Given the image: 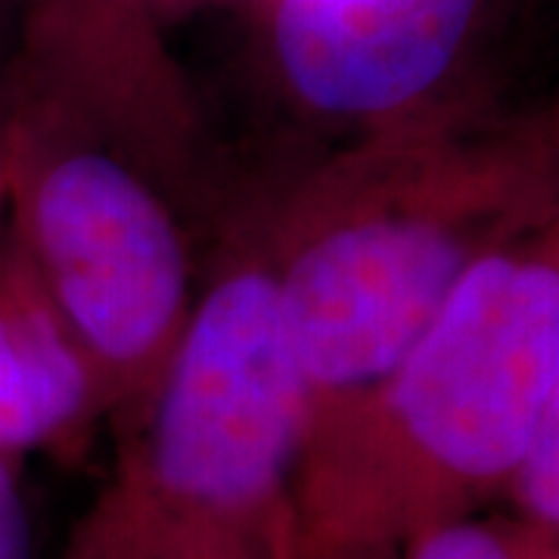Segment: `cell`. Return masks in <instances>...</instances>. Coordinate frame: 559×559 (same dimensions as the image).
I'll list each match as a JSON object with an SVG mask.
<instances>
[{
	"instance_id": "6da1fadb",
	"label": "cell",
	"mask_w": 559,
	"mask_h": 559,
	"mask_svg": "<svg viewBox=\"0 0 559 559\" xmlns=\"http://www.w3.org/2000/svg\"><path fill=\"white\" fill-rule=\"evenodd\" d=\"M234 200L146 0H38L0 81L3 242L124 429L190 318Z\"/></svg>"
},
{
	"instance_id": "7a4b0ae2",
	"label": "cell",
	"mask_w": 559,
	"mask_h": 559,
	"mask_svg": "<svg viewBox=\"0 0 559 559\" xmlns=\"http://www.w3.org/2000/svg\"><path fill=\"white\" fill-rule=\"evenodd\" d=\"M554 116L451 100L348 138L267 200L308 436L417 340L469 267L557 215Z\"/></svg>"
},
{
	"instance_id": "3957f363",
	"label": "cell",
	"mask_w": 559,
	"mask_h": 559,
	"mask_svg": "<svg viewBox=\"0 0 559 559\" xmlns=\"http://www.w3.org/2000/svg\"><path fill=\"white\" fill-rule=\"evenodd\" d=\"M559 407V218L479 259L360 399L305 441L293 559H395L432 522L503 500Z\"/></svg>"
},
{
	"instance_id": "277c9868",
	"label": "cell",
	"mask_w": 559,
	"mask_h": 559,
	"mask_svg": "<svg viewBox=\"0 0 559 559\" xmlns=\"http://www.w3.org/2000/svg\"><path fill=\"white\" fill-rule=\"evenodd\" d=\"M267 200L230 205L180 340L119 429L106 488L168 525H293L308 399L280 308Z\"/></svg>"
},
{
	"instance_id": "5b68a950",
	"label": "cell",
	"mask_w": 559,
	"mask_h": 559,
	"mask_svg": "<svg viewBox=\"0 0 559 559\" xmlns=\"http://www.w3.org/2000/svg\"><path fill=\"white\" fill-rule=\"evenodd\" d=\"M488 0H271L280 87L358 138L444 106Z\"/></svg>"
},
{
	"instance_id": "8992f818",
	"label": "cell",
	"mask_w": 559,
	"mask_h": 559,
	"mask_svg": "<svg viewBox=\"0 0 559 559\" xmlns=\"http://www.w3.org/2000/svg\"><path fill=\"white\" fill-rule=\"evenodd\" d=\"M106 417L97 364L0 237V454H75Z\"/></svg>"
},
{
	"instance_id": "52a82bcc",
	"label": "cell",
	"mask_w": 559,
	"mask_h": 559,
	"mask_svg": "<svg viewBox=\"0 0 559 559\" xmlns=\"http://www.w3.org/2000/svg\"><path fill=\"white\" fill-rule=\"evenodd\" d=\"M62 559H293V525H168L103 488Z\"/></svg>"
},
{
	"instance_id": "ba28073f",
	"label": "cell",
	"mask_w": 559,
	"mask_h": 559,
	"mask_svg": "<svg viewBox=\"0 0 559 559\" xmlns=\"http://www.w3.org/2000/svg\"><path fill=\"white\" fill-rule=\"evenodd\" d=\"M395 559H559V535L516 513H460L401 544Z\"/></svg>"
},
{
	"instance_id": "9c48e42d",
	"label": "cell",
	"mask_w": 559,
	"mask_h": 559,
	"mask_svg": "<svg viewBox=\"0 0 559 559\" xmlns=\"http://www.w3.org/2000/svg\"><path fill=\"white\" fill-rule=\"evenodd\" d=\"M503 503L520 520L559 535V407L547 411L525 441Z\"/></svg>"
},
{
	"instance_id": "30bf717a",
	"label": "cell",
	"mask_w": 559,
	"mask_h": 559,
	"mask_svg": "<svg viewBox=\"0 0 559 559\" xmlns=\"http://www.w3.org/2000/svg\"><path fill=\"white\" fill-rule=\"evenodd\" d=\"M0 559H32V520L22 495L20 460L0 454Z\"/></svg>"
}]
</instances>
